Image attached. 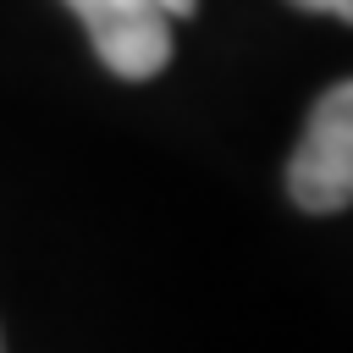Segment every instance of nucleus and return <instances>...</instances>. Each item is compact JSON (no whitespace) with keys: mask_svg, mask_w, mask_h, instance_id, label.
<instances>
[{"mask_svg":"<svg viewBox=\"0 0 353 353\" xmlns=\"http://www.w3.org/2000/svg\"><path fill=\"white\" fill-rule=\"evenodd\" d=\"M0 353H6V342H0Z\"/></svg>","mask_w":353,"mask_h":353,"instance_id":"nucleus-5","label":"nucleus"},{"mask_svg":"<svg viewBox=\"0 0 353 353\" xmlns=\"http://www.w3.org/2000/svg\"><path fill=\"white\" fill-rule=\"evenodd\" d=\"M287 193L309 215L347 210L353 199V88L347 83H331L314 99V116L287 165Z\"/></svg>","mask_w":353,"mask_h":353,"instance_id":"nucleus-1","label":"nucleus"},{"mask_svg":"<svg viewBox=\"0 0 353 353\" xmlns=\"http://www.w3.org/2000/svg\"><path fill=\"white\" fill-rule=\"evenodd\" d=\"M292 6H303V11H314V17H336V22L353 17V0H292Z\"/></svg>","mask_w":353,"mask_h":353,"instance_id":"nucleus-3","label":"nucleus"},{"mask_svg":"<svg viewBox=\"0 0 353 353\" xmlns=\"http://www.w3.org/2000/svg\"><path fill=\"white\" fill-rule=\"evenodd\" d=\"M193 6H199V0H160V11H165V17H171V22H176V17H188V11H193Z\"/></svg>","mask_w":353,"mask_h":353,"instance_id":"nucleus-4","label":"nucleus"},{"mask_svg":"<svg viewBox=\"0 0 353 353\" xmlns=\"http://www.w3.org/2000/svg\"><path fill=\"white\" fill-rule=\"evenodd\" d=\"M83 28L88 44L99 55V66L110 77L143 83L160 77L171 61V17L160 11V0H66Z\"/></svg>","mask_w":353,"mask_h":353,"instance_id":"nucleus-2","label":"nucleus"}]
</instances>
